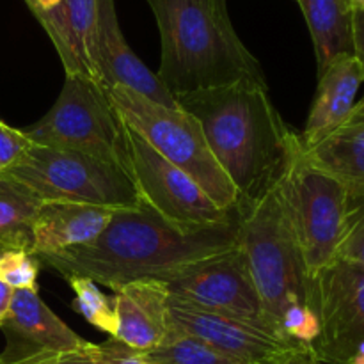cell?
<instances>
[{
	"label": "cell",
	"instance_id": "cell-1",
	"mask_svg": "<svg viewBox=\"0 0 364 364\" xmlns=\"http://www.w3.org/2000/svg\"><path fill=\"white\" fill-rule=\"evenodd\" d=\"M174 98L201 124L217 164L237 191L242 213L279 180L294 135L272 105L269 89L242 80Z\"/></svg>",
	"mask_w": 364,
	"mask_h": 364
},
{
	"label": "cell",
	"instance_id": "cell-2",
	"mask_svg": "<svg viewBox=\"0 0 364 364\" xmlns=\"http://www.w3.org/2000/svg\"><path fill=\"white\" fill-rule=\"evenodd\" d=\"M238 223L201 231H183L149 206L114 210L96 240L38 258L60 276H84L112 288L139 279H156L176 267L237 245Z\"/></svg>",
	"mask_w": 364,
	"mask_h": 364
},
{
	"label": "cell",
	"instance_id": "cell-3",
	"mask_svg": "<svg viewBox=\"0 0 364 364\" xmlns=\"http://www.w3.org/2000/svg\"><path fill=\"white\" fill-rule=\"evenodd\" d=\"M160 32L159 80L171 95L242 80L267 85L258 59L238 38L226 0H146Z\"/></svg>",
	"mask_w": 364,
	"mask_h": 364
},
{
	"label": "cell",
	"instance_id": "cell-4",
	"mask_svg": "<svg viewBox=\"0 0 364 364\" xmlns=\"http://www.w3.org/2000/svg\"><path fill=\"white\" fill-rule=\"evenodd\" d=\"M237 244L244 252L267 318L276 329L288 306L306 304L315 309V279L306 267L279 180L238 213Z\"/></svg>",
	"mask_w": 364,
	"mask_h": 364
},
{
	"label": "cell",
	"instance_id": "cell-5",
	"mask_svg": "<svg viewBox=\"0 0 364 364\" xmlns=\"http://www.w3.org/2000/svg\"><path fill=\"white\" fill-rule=\"evenodd\" d=\"M121 121L160 156L185 171L224 210L237 212V191L217 164L201 124L183 109L159 105L128 87L107 89Z\"/></svg>",
	"mask_w": 364,
	"mask_h": 364
},
{
	"label": "cell",
	"instance_id": "cell-6",
	"mask_svg": "<svg viewBox=\"0 0 364 364\" xmlns=\"http://www.w3.org/2000/svg\"><path fill=\"white\" fill-rule=\"evenodd\" d=\"M0 176L16 181L41 203L66 201L103 208L141 206L127 171L84 153L32 142L23 156Z\"/></svg>",
	"mask_w": 364,
	"mask_h": 364
},
{
	"label": "cell",
	"instance_id": "cell-7",
	"mask_svg": "<svg viewBox=\"0 0 364 364\" xmlns=\"http://www.w3.org/2000/svg\"><path fill=\"white\" fill-rule=\"evenodd\" d=\"M279 183L306 267L315 279L320 270L338 258L348 192L336 178L308 159L297 134L291 135Z\"/></svg>",
	"mask_w": 364,
	"mask_h": 364
},
{
	"label": "cell",
	"instance_id": "cell-8",
	"mask_svg": "<svg viewBox=\"0 0 364 364\" xmlns=\"http://www.w3.org/2000/svg\"><path fill=\"white\" fill-rule=\"evenodd\" d=\"M25 134L34 144L95 156L121 167L130 176L124 123L107 89L89 78L66 75L57 102Z\"/></svg>",
	"mask_w": 364,
	"mask_h": 364
},
{
	"label": "cell",
	"instance_id": "cell-9",
	"mask_svg": "<svg viewBox=\"0 0 364 364\" xmlns=\"http://www.w3.org/2000/svg\"><path fill=\"white\" fill-rule=\"evenodd\" d=\"M130 178L142 205L183 231L212 230L238 223V212L224 210L185 171L160 156L124 124Z\"/></svg>",
	"mask_w": 364,
	"mask_h": 364
},
{
	"label": "cell",
	"instance_id": "cell-10",
	"mask_svg": "<svg viewBox=\"0 0 364 364\" xmlns=\"http://www.w3.org/2000/svg\"><path fill=\"white\" fill-rule=\"evenodd\" d=\"M156 281L166 284L169 297L174 301L274 327L267 318L238 244L228 251L176 267L156 277Z\"/></svg>",
	"mask_w": 364,
	"mask_h": 364
},
{
	"label": "cell",
	"instance_id": "cell-11",
	"mask_svg": "<svg viewBox=\"0 0 364 364\" xmlns=\"http://www.w3.org/2000/svg\"><path fill=\"white\" fill-rule=\"evenodd\" d=\"M320 334L311 345L323 364H348L364 343V269L336 258L315 276Z\"/></svg>",
	"mask_w": 364,
	"mask_h": 364
},
{
	"label": "cell",
	"instance_id": "cell-12",
	"mask_svg": "<svg viewBox=\"0 0 364 364\" xmlns=\"http://www.w3.org/2000/svg\"><path fill=\"white\" fill-rule=\"evenodd\" d=\"M169 333L194 338L244 364H259L302 345L274 327L206 311L171 297Z\"/></svg>",
	"mask_w": 364,
	"mask_h": 364
},
{
	"label": "cell",
	"instance_id": "cell-13",
	"mask_svg": "<svg viewBox=\"0 0 364 364\" xmlns=\"http://www.w3.org/2000/svg\"><path fill=\"white\" fill-rule=\"evenodd\" d=\"M96 80L102 87H128L159 105L181 109L174 95L159 80L156 73L134 53L119 27L114 0H98L95 50H92Z\"/></svg>",
	"mask_w": 364,
	"mask_h": 364
},
{
	"label": "cell",
	"instance_id": "cell-14",
	"mask_svg": "<svg viewBox=\"0 0 364 364\" xmlns=\"http://www.w3.org/2000/svg\"><path fill=\"white\" fill-rule=\"evenodd\" d=\"M0 329L7 340L2 355L11 361L38 354H70L91 345L71 331L34 290H13Z\"/></svg>",
	"mask_w": 364,
	"mask_h": 364
},
{
	"label": "cell",
	"instance_id": "cell-15",
	"mask_svg": "<svg viewBox=\"0 0 364 364\" xmlns=\"http://www.w3.org/2000/svg\"><path fill=\"white\" fill-rule=\"evenodd\" d=\"M116 315L114 340L139 352L159 347L169 333V291L156 279H139L117 288L112 297Z\"/></svg>",
	"mask_w": 364,
	"mask_h": 364
},
{
	"label": "cell",
	"instance_id": "cell-16",
	"mask_svg": "<svg viewBox=\"0 0 364 364\" xmlns=\"http://www.w3.org/2000/svg\"><path fill=\"white\" fill-rule=\"evenodd\" d=\"M32 14L53 43L66 75H78L98 84L92 63L98 0H60L52 9Z\"/></svg>",
	"mask_w": 364,
	"mask_h": 364
},
{
	"label": "cell",
	"instance_id": "cell-17",
	"mask_svg": "<svg viewBox=\"0 0 364 364\" xmlns=\"http://www.w3.org/2000/svg\"><path fill=\"white\" fill-rule=\"evenodd\" d=\"M114 210L82 203H41L32 226L31 255H57L96 240L112 219Z\"/></svg>",
	"mask_w": 364,
	"mask_h": 364
},
{
	"label": "cell",
	"instance_id": "cell-18",
	"mask_svg": "<svg viewBox=\"0 0 364 364\" xmlns=\"http://www.w3.org/2000/svg\"><path fill=\"white\" fill-rule=\"evenodd\" d=\"M363 82V70L354 55L338 57L318 75V89L306 128L299 135L306 149L322 142L347 123Z\"/></svg>",
	"mask_w": 364,
	"mask_h": 364
},
{
	"label": "cell",
	"instance_id": "cell-19",
	"mask_svg": "<svg viewBox=\"0 0 364 364\" xmlns=\"http://www.w3.org/2000/svg\"><path fill=\"white\" fill-rule=\"evenodd\" d=\"M306 155L316 167L336 178L348 196L364 194V121L348 119L329 137L306 149Z\"/></svg>",
	"mask_w": 364,
	"mask_h": 364
},
{
	"label": "cell",
	"instance_id": "cell-20",
	"mask_svg": "<svg viewBox=\"0 0 364 364\" xmlns=\"http://www.w3.org/2000/svg\"><path fill=\"white\" fill-rule=\"evenodd\" d=\"M315 46L318 75L341 55H352V14L348 0H297Z\"/></svg>",
	"mask_w": 364,
	"mask_h": 364
},
{
	"label": "cell",
	"instance_id": "cell-21",
	"mask_svg": "<svg viewBox=\"0 0 364 364\" xmlns=\"http://www.w3.org/2000/svg\"><path fill=\"white\" fill-rule=\"evenodd\" d=\"M41 201L18 185L0 176V251H27L32 247V226Z\"/></svg>",
	"mask_w": 364,
	"mask_h": 364
},
{
	"label": "cell",
	"instance_id": "cell-22",
	"mask_svg": "<svg viewBox=\"0 0 364 364\" xmlns=\"http://www.w3.org/2000/svg\"><path fill=\"white\" fill-rule=\"evenodd\" d=\"M144 354L153 364H244L194 338L174 333H167L166 340L159 347Z\"/></svg>",
	"mask_w": 364,
	"mask_h": 364
},
{
	"label": "cell",
	"instance_id": "cell-23",
	"mask_svg": "<svg viewBox=\"0 0 364 364\" xmlns=\"http://www.w3.org/2000/svg\"><path fill=\"white\" fill-rule=\"evenodd\" d=\"M68 284L73 290L75 311L80 313L92 327L110 338L116 333V315H114L112 299L107 297L98 284L84 276H68Z\"/></svg>",
	"mask_w": 364,
	"mask_h": 364
},
{
	"label": "cell",
	"instance_id": "cell-24",
	"mask_svg": "<svg viewBox=\"0 0 364 364\" xmlns=\"http://www.w3.org/2000/svg\"><path fill=\"white\" fill-rule=\"evenodd\" d=\"M39 262L27 251H0V279L11 290L38 291Z\"/></svg>",
	"mask_w": 364,
	"mask_h": 364
},
{
	"label": "cell",
	"instance_id": "cell-25",
	"mask_svg": "<svg viewBox=\"0 0 364 364\" xmlns=\"http://www.w3.org/2000/svg\"><path fill=\"white\" fill-rule=\"evenodd\" d=\"M338 258L347 259L364 269V194L348 196L347 219Z\"/></svg>",
	"mask_w": 364,
	"mask_h": 364
},
{
	"label": "cell",
	"instance_id": "cell-26",
	"mask_svg": "<svg viewBox=\"0 0 364 364\" xmlns=\"http://www.w3.org/2000/svg\"><path fill=\"white\" fill-rule=\"evenodd\" d=\"M279 329L297 343L311 347L320 334L318 315L306 304H291L281 315Z\"/></svg>",
	"mask_w": 364,
	"mask_h": 364
},
{
	"label": "cell",
	"instance_id": "cell-27",
	"mask_svg": "<svg viewBox=\"0 0 364 364\" xmlns=\"http://www.w3.org/2000/svg\"><path fill=\"white\" fill-rule=\"evenodd\" d=\"M32 146L23 130L9 127L0 119V174L13 167Z\"/></svg>",
	"mask_w": 364,
	"mask_h": 364
},
{
	"label": "cell",
	"instance_id": "cell-28",
	"mask_svg": "<svg viewBox=\"0 0 364 364\" xmlns=\"http://www.w3.org/2000/svg\"><path fill=\"white\" fill-rule=\"evenodd\" d=\"M98 352L102 364H153L144 352L134 350L114 338L100 343Z\"/></svg>",
	"mask_w": 364,
	"mask_h": 364
},
{
	"label": "cell",
	"instance_id": "cell-29",
	"mask_svg": "<svg viewBox=\"0 0 364 364\" xmlns=\"http://www.w3.org/2000/svg\"><path fill=\"white\" fill-rule=\"evenodd\" d=\"M259 364H323L316 358L313 348L309 345H299V347L284 350L281 354L274 355V358L267 359V361Z\"/></svg>",
	"mask_w": 364,
	"mask_h": 364
},
{
	"label": "cell",
	"instance_id": "cell-30",
	"mask_svg": "<svg viewBox=\"0 0 364 364\" xmlns=\"http://www.w3.org/2000/svg\"><path fill=\"white\" fill-rule=\"evenodd\" d=\"M45 364H102L100 361L98 345L91 343L84 350L70 352V354H59L48 359Z\"/></svg>",
	"mask_w": 364,
	"mask_h": 364
},
{
	"label": "cell",
	"instance_id": "cell-31",
	"mask_svg": "<svg viewBox=\"0 0 364 364\" xmlns=\"http://www.w3.org/2000/svg\"><path fill=\"white\" fill-rule=\"evenodd\" d=\"M352 55L355 57L364 75V11H354L352 14Z\"/></svg>",
	"mask_w": 364,
	"mask_h": 364
},
{
	"label": "cell",
	"instance_id": "cell-32",
	"mask_svg": "<svg viewBox=\"0 0 364 364\" xmlns=\"http://www.w3.org/2000/svg\"><path fill=\"white\" fill-rule=\"evenodd\" d=\"M11 297H13V290L0 279V323L4 322L7 315V309H9Z\"/></svg>",
	"mask_w": 364,
	"mask_h": 364
},
{
	"label": "cell",
	"instance_id": "cell-33",
	"mask_svg": "<svg viewBox=\"0 0 364 364\" xmlns=\"http://www.w3.org/2000/svg\"><path fill=\"white\" fill-rule=\"evenodd\" d=\"M59 354H38V355H32V358H23V359H18V361H11V359L4 358L0 354V364H45L48 359L55 358Z\"/></svg>",
	"mask_w": 364,
	"mask_h": 364
},
{
	"label": "cell",
	"instance_id": "cell-34",
	"mask_svg": "<svg viewBox=\"0 0 364 364\" xmlns=\"http://www.w3.org/2000/svg\"><path fill=\"white\" fill-rule=\"evenodd\" d=\"M60 0H25V4L28 6L31 13H38V11H48L52 7H55Z\"/></svg>",
	"mask_w": 364,
	"mask_h": 364
},
{
	"label": "cell",
	"instance_id": "cell-35",
	"mask_svg": "<svg viewBox=\"0 0 364 364\" xmlns=\"http://www.w3.org/2000/svg\"><path fill=\"white\" fill-rule=\"evenodd\" d=\"M348 119H358V121H364V98L355 102L354 109H352V114Z\"/></svg>",
	"mask_w": 364,
	"mask_h": 364
},
{
	"label": "cell",
	"instance_id": "cell-36",
	"mask_svg": "<svg viewBox=\"0 0 364 364\" xmlns=\"http://www.w3.org/2000/svg\"><path fill=\"white\" fill-rule=\"evenodd\" d=\"M348 364H364V343L359 345L358 350L354 352V355H352L350 363Z\"/></svg>",
	"mask_w": 364,
	"mask_h": 364
},
{
	"label": "cell",
	"instance_id": "cell-37",
	"mask_svg": "<svg viewBox=\"0 0 364 364\" xmlns=\"http://www.w3.org/2000/svg\"><path fill=\"white\" fill-rule=\"evenodd\" d=\"M354 11H364V0H348Z\"/></svg>",
	"mask_w": 364,
	"mask_h": 364
}]
</instances>
